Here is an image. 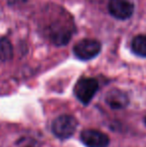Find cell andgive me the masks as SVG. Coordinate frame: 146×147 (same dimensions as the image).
<instances>
[{
	"label": "cell",
	"instance_id": "9c48e42d",
	"mask_svg": "<svg viewBox=\"0 0 146 147\" xmlns=\"http://www.w3.org/2000/svg\"><path fill=\"white\" fill-rule=\"evenodd\" d=\"M145 123H146V117H145Z\"/></svg>",
	"mask_w": 146,
	"mask_h": 147
},
{
	"label": "cell",
	"instance_id": "6da1fadb",
	"mask_svg": "<svg viewBox=\"0 0 146 147\" xmlns=\"http://www.w3.org/2000/svg\"><path fill=\"white\" fill-rule=\"evenodd\" d=\"M78 126V121L75 117L69 114L60 115L53 121L52 132L60 139H68L75 133Z\"/></svg>",
	"mask_w": 146,
	"mask_h": 147
},
{
	"label": "cell",
	"instance_id": "7a4b0ae2",
	"mask_svg": "<svg viewBox=\"0 0 146 147\" xmlns=\"http://www.w3.org/2000/svg\"><path fill=\"white\" fill-rule=\"evenodd\" d=\"M98 81L95 78L91 77H83L80 78L76 82L74 86V94L76 98L84 105H87L90 103L94 95L96 94L98 90Z\"/></svg>",
	"mask_w": 146,
	"mask_h": 147
},
{
	"label": "cell",
	"instance_id": "52a82bcc",
	"mask_svg": "<svg viewBox=\"0 0 146 147\" xmlns=\"http://www.w3.org/2000/svg\"><path fill=\"white\" fill-rule=\"evenodd\" d=\"M133 53L140 57H146V35H137L131 42Z\"/></svg>",
	"mask_w": 146,
	"mask_h": 147
},
{
	"label": "cell",
	"instance_id": "5b68a950",
	"mask_svg": "<svg viewBox=\"0 0 146 147\" xmlns=\"http://www.w3.org/2000/svg\"><path fill=\"white\" fill-rule=\"evenodd\" d=\"M80 139L86 147H107L110 142L105 133L94 129L83 130L80 134Z\"/></svg>",
	"mask_w": 146,
	"mask_h": 147
},
{
	"label": "cell",
	"instance_id": "ba28073f",
	"mask_svg": "<svg viewBox=\"0 0 146 147\" xmlns=\"http://www.w3.org/2000/svg\"><path fill=\"white\" fill-rule=\"evenodd\" d=\"M13 56V47L7 38H0V60L3 62L10 60Z\"/></svg>",
	"mask_w": 146,
	"mask_h": 147
},
{
	"label": "cell",
	"instance_id": "277c9868",
	"mask_svg": "<svg viewBox=\"0 0 146 147\" xmlns=\"http://www.w3.org/2000/svg\"><path fill=\"white\" fill-rule=\"evenodd\" d=\"M108 10L113 17L125 20L132 16L134 5L130 0H109Z\"/></svg>",
	"mask_w": 146,
	"mask_h": 147
},
{
	"label": "cell",
	"instance_id": "3957f363",
	"mask_svg": "<svg viewBox=\"0 0 146 147\" xmlns=\"http://www.w3.org/2000/svg\"><path fill=\"white\" fill-rule=\"evenodd\" d=\"M100 51H101V44L96 39H82L73 47L74 55L83 61L93 59L99 54Z\"/></svg>",
	"mask_w": 146,
	"mask_h": 147
},
{
	"label": "cell",
	"instance_id": "8992f818",
	"mask_svg": "<svg viewBox=\"0 0 146 147\" xmlns=\"http://www.w3.org/2000/svg\"><path fill=\"white\" fill-rule=\"evenodd\" d=\"M105 101L113 109H122L126 107L129 103L128 96L126 93L118 89H113L106 94Z\"/></svg>",
	"mask_w": 146,
	"mask_h": 147
}]
</instances>
